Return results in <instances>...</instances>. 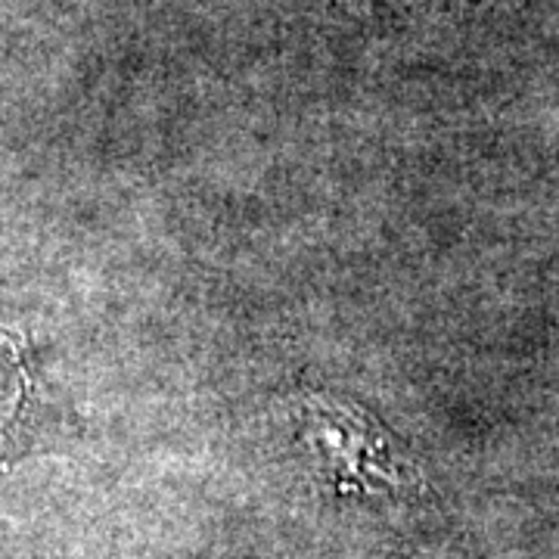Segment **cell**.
Wrapping results in <instances>:
<instances>
[{
	"instance_id": "cell-1",
	"label": "cell",
	"mask_w": 559,
	"mask_h": 559,
	"mask_svg": "<svg viewBox=\"0 0 559 559\" xmlns=\"http://www.w3.org/2000/svg\"><path fill=\"white\" fill-rule=\"evenodd\" d=\"M299 436L340 495L380 491L399 481V466L389 457L382 432L358 407L308 401L299 411Z\"/></svg>"
}]
</instances>
